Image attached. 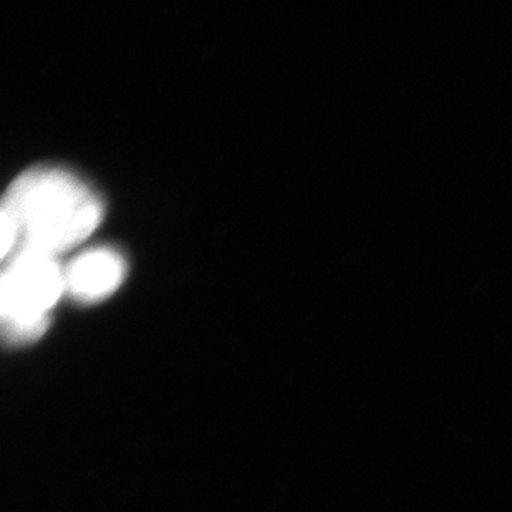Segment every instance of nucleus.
Listing matches in <instances>:
<instances>
[{
    "mask_svg": "<svg viewBox=\"0 0 512 512\" xmlns=\"http://www.w3.org/2000/svg\"><path fill=\"white\" fill-rule=\"evenodd\" d=\"M102 216V201L75 174L58 168L27 171L2 204V257L17 251L58 257L85 241Z\"/></svg>",
    "mask_w": 512,
    "mask_h": 512,
    "instance_id": "nucleus-1",
    "label": "nucleus"
},
{
    "mask_svg": "<svg viewBox=\"0 0 512 512\" xmlns=\"http://www.w3.org/2000/svg\"><path fill=\"white\" fill-rule=\"evenodd\" d=\"M0 314L7 342L30 343L50 324V314L65 294V266L58 257L17 251L4 259Z\"/></svg>",
    "mask_w": 512,
    "mask_h": 512,
    "instance_id": "nucleus-2",
    "label": "nucleus"
},
{
    "mask_svg": "<svg viewBox=\"0 0 512 512\" xmlns=\"http://www.w3.org/2000/svg\"><path fill=\"white\" fill-rule=\"evenodd\" d=\"M126 262L112 247H93L65 266V294L80 304L105 300L120 287Z\"/></svg>",
    "mask_w": 512,
    "mask_h": 512,
    "instance_id": "nucleus-3",
    "label": "nucleus"
}]
</instances>
